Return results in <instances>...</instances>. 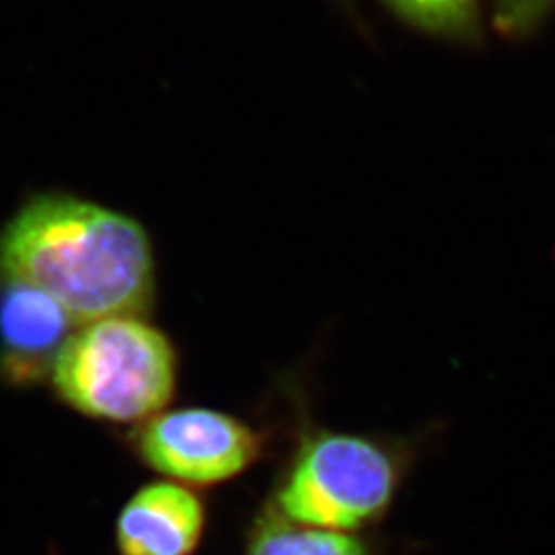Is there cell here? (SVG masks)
<instances>
[{
    "instance_id": "6da1fadb",
    "label": "cell",
    "mask_w": 555,
    "mask_h": 555,
    "mask_svg": "<svg viewBox=\"0 0 555 555\" xmlns=\"http://www.w3.org/2000/svg\"><path fill=\"white\" fill-rule=\"evenodd\" d=\"M0 278L56 298L77 325L151 311L153 243L139 220L66 192H40L0 229Z\"/></svg>"
},
{
    "instance_id": "7a4b0ae2",
    "label": "cell",
    "mask_w": 555,
    "mask_h": 555,
    "mask_svg": "<svg viewBox=\"0 0 555 555\" xmlns=\"http://www.w3.org/2000/svg\"><path fill=\"white\" fill-rule=\"evenodd\" d=\"M438 426L412 435L309 428L280 474L266 508L337 533H371L396 506Z\"/></svg>"
},
{
    "instance_id": "3957f363",
    "label": "cell",
    "mask_w": 555,
    "mask_h": 555,
    "mask_svg": "<svg viewBox=\"0 0 555 555\" xmlns=\"http://www.w3.org/2000/svg\"><path fill=\"white\" fill-rule=\"evenodd\" d=\"M173 341L139 315L82 323L60 352L50 383L77 414L112 424H142L178 389Z\"/></svg>"
},
{
    "instance_id": "277c9868",
    "label": "cell",
    "mask_w": 555,
    "mask_h": 555,
    "mask_svg": "<svg viewBox=\"0 0 555 555\" xmlns=\"http://www.w3.org/2000/svg\"><path fill=\"white\" fill-rule=\"evenodd\" d=\"M140 463L183 486H219L256 465L266 438L241 417L208 410H163L130 433Z\"/></svg>"
},
{
    "instance_id": "5b68a950",
    "label": "cell",
    "mask_w": 555,
    "mask_h": 555,
    "mask_svg": "<svg viewBox=\"0 0 555 555\" xmlns=\"http://www.w3.org/2000/svg\"><path fill=\"white\" fill-rule=\"evenodd\" d=\"M77 327L56 298L27 282L0 278V380L34 387L50 378Z\"/></svg>"
},
{
    "instance_id": "8992f818",
    "label": "cell",
    "mask_w": 555,
    "mask_h": 555,
    "mask_svg": "<svg viewBox=\"0 0 555 555\" xmlns=\"http://www.w3.org/2000/svg\"><path fill=\"white\" fill-rule=\"evenodd\" d=\"M208 508L190 486L171 479L139 488L121 506L114 543L118 555H194L206 533Z\"/></svg>"
},
{
    "instance_id": "52a82bcc",
    "label": "cell",
    "mask_w": 555,
    "mask_h": 555,
    "mask_svg": "<svg viewBox=\"0 0 555 555\" xmlns=\"http://www.w3.org/2000/svg\"><path fill=\"white\" fill-rule=\"evenodd\" d=\"M369 533H337L291 522L270 508L256 518L243 555H385Z\"/></svg>"
},
{
    "instance_id": "ba28073f",
    "label": "cell",
    "mask_w": 555,
    "mask_h": 555,
    "mask_svg": "<svg viewBox=\"0 0 555 555\" xmlns=\"http://www.w3.org/2000/svg\"><path fill=\"white\" fill-rule=\"evenodd\" d=\"M396 13L435 34H461L472 27L477 0H385Z\"/></svg>"
},
{
    "instance_id": "9c48e42d",
    "label": "cell",
    "mask_w": 555,
    "mask_h": 555,
    "mask_svg": "<svg viewBox=\"0 0 555 555\" xmlns=\"http://www.w3.org/2000/svg\"><path fill=\"white\" fill-rule=\"evenodd\" d=\"M552 0H502L500 23L504 27H522L535 21Z\"/></svg>"
}]
</instances>
